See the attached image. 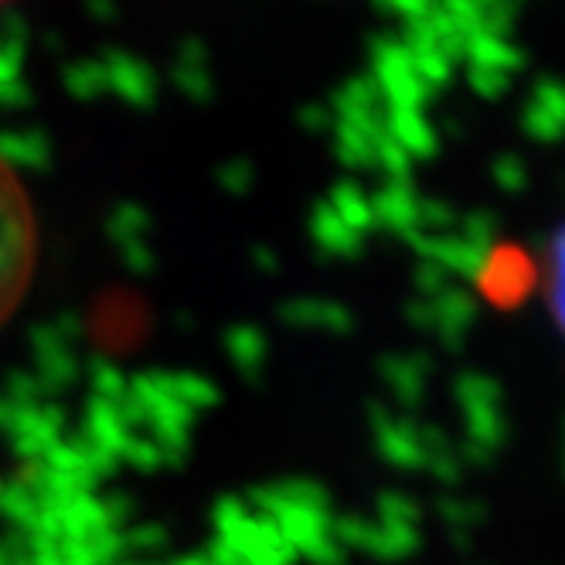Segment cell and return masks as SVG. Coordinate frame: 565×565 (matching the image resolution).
<instances>
[{"mask_svg": "<svg viewBox=\"0 0 565 565\" xmlns=\"http://www.w3.org/2000/svg\"><path fill=\"white\" fill-rule=\"evenodd\" d=\"M38 273V215L31 194L0 153V331L21 310Z\"/></svg>", "mask_w": 565, "mask_h": 565, "instance_id": "obj_1", "label": "cell"}, {"mask_svg": "<svg viewBox=\"0 0 565 565\" xmlns=\"http://www.w3.org/2000/svg\"><path fill=\"white\" fill-rule=\"evenodd\" d=\"M0 4H8V0H0Z\"/></svg>", "mask_w": 565, "mask_h": 565, "instance_id": "obj_2", "label": "cell"}]
</instances>
